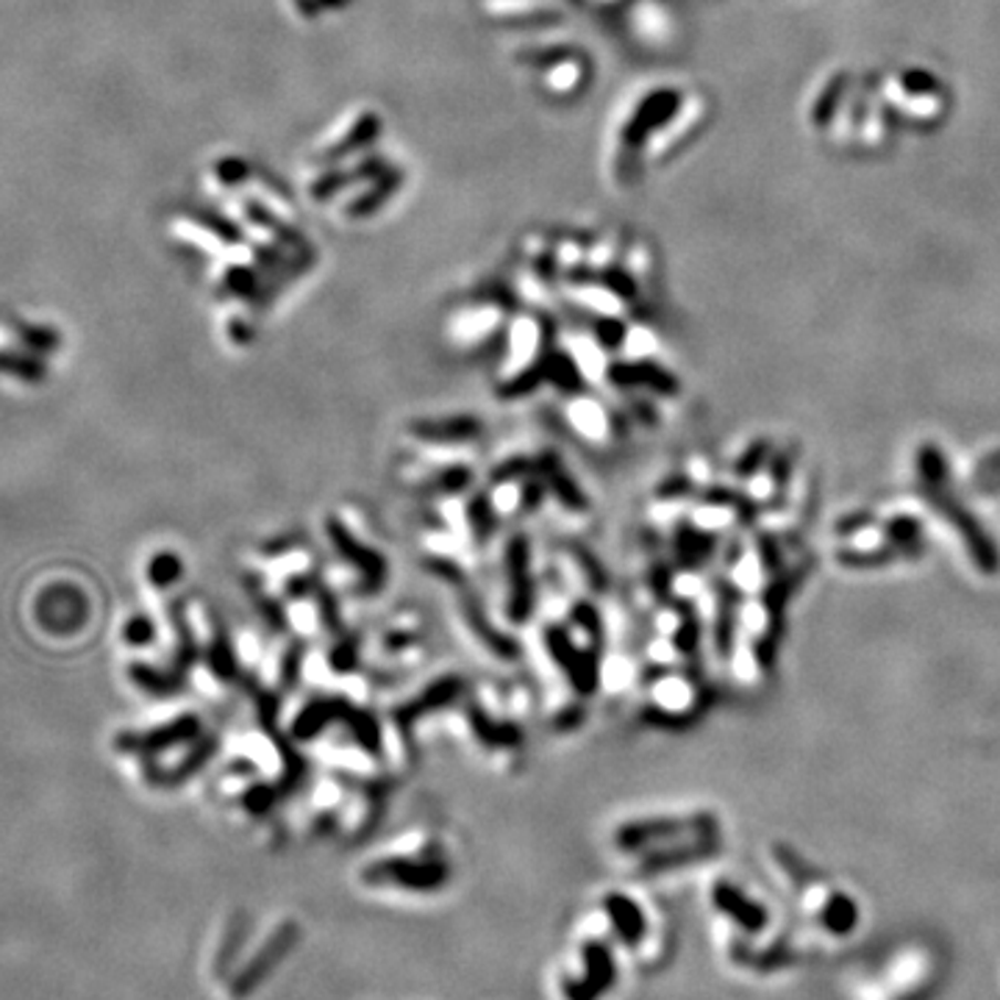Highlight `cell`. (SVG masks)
Listing matches in <instances>:
<instances>
[{
	"label": "cell",
	"instance_id": "1",
	"mask_svg": "<svg viewBox=\"0 0 1000 1000\" xmlns=\"http://www.w3.org/2000/svg\"><path fill=\"white\" fill-rule=\"evenodd\" d=\"M509 562H512V579H514V590H512V612L518 617H525L529 612V603H531V579H529V551H525V542L518 540L512 548H509Z\"/></svg>",
	"mask_w": 1000,
	"mask_h": 1000
},
{
	"label": "cell",
	"instance_id": "2",
	"mask_svg": "<svg viewBox=\"0 0 1000 1000\" xmlns=\"http://www.w3.org/2000/svg\"><path fill=\"white\" fill-rule=\"evenodd\" d=\"M417 434L420 437H431V439H465L478 434V423L470 420V417H461V420H442V423H434V426H417Z\"/></svg>",
	"mask_w": 1000,
	"mask_h": 1000
}]
</instances>
